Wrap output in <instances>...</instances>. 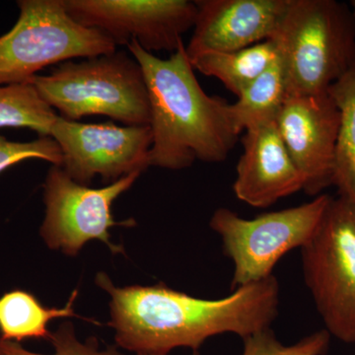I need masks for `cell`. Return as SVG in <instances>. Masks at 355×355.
I'll return each mask as SVG.
<instances>
[{
    "instance_id": "d6986e66",
    "label": "cell",
    "mask_w": 355,
    "mask_h": 355,
    "mask_svg": "<svg viewBox=\"0 0 355 355\" xmlns=\"http://www.w3.org/2000/svg\"><path fill=\"white\" fill-rule=\"evenodd\" d=\"M241 355H326L331 335L320 330L306 336L293 345H284L270 329L243 338Z\"/></svg>"
},
{
    "instance_id": "8992f818",
    "label": "cell",
    "mask_w": 355,
    "mask_h": 355,
    "mask_svg": "<svg viewBox=\"0 0 355 355\" xmlns=\"http://www.w3.org/2000/svg\"><path fill=\"white\" fill-rule=\"evenodd\" d=\"M322 193L299 207L243 218L225 207L216 209L209 226L220 237L232 261V287L256 284L272 277L280 259L307 244L317 232L331 200Z\"/></svg>"
},
{
    "instance_id": "52a82bcc",
    "label": "cell",
    "mask_w": 355,
    "mask_h": 355,
    "mask_svg": "<svg viewBox=\"0 0 355 355\" xmlns=\"http://www.w3.org/2000/svg\"><path fill=\"white\" fill-rule=\"evenodd\" d=\"M303 275L324 330L336 340L355 343V207L331 198L304 247Z\"/></svg>"
},
{
    "instance_id": "9a60e30c",
    "label": "cell",
    "mask_w": 355,
    "mask_h": 355,
    "mask_svg": "<svg viewBox=\"0 0 355 355\" xmlns=\"http://www.w3.org/2000/svg\"><path fill=\"white\" fill-rule=\"evenodd\" d=\"M279 58L272 40L226 53H209L191 60L200 73L216 77L233 94L239 96Z\"/></svg>"
},
{
    "instance_id": "5bb4252c",
    "label": "cell",
    "mask_w": 355,
    "mask_h": 355,
    "mask_svg": "<svg viewBox=\"0 0 355 355\" xmlns=\"http://www.w3.org/2000/svg\"><path fill=\"white\" fill-rule=\"evenodd\" d=\"M78 293L77 289L72 292L64 307L49 308L30 292L22 289L6 292L0 296V338L19 343L27 340L50 342L53 333L49 324L53 320L83 318L74 310Z\"/></svg>"
},
{
    "instance_id": "8fae6325",
    "label": "cell",
    "mask_w": 355,
    "mask_h": 355,
    "mask_svg": "<svg viewBox=\"0 0 355 355\" xmlns=\"http://www.w3.org/2000/svg\"><path fill=\"white\" fill-rule=\"evenodd\" d=\"M280 137L303 179L318 196L333 186L340 113L329 93L286 97L277 120Z\"/></svg>"
},
{
    "instance_id": "ac0fdd59",
    "label": "cell",
    "mask_w": 355,
    "mask_h": 355,
    "mask_svg": "<svg viewBox=\"0 0 355 355\" xmlns=\"http://www.w3.org/2000/svg\"><path fill=\"white\" fill-rule=\"evenodd\" d=\"M58 116L32 83L0 85V128H27L50 137Z\"/></svg>"
},
{
    "instance_id": "e0dca14e",
    "label": "cell",
    "mask_w": 355,
    "mask_h": 355,
    "mask_svg": "<svg viewBox=\"0 0 355 355\" xmlns=\"http://www.w3.org/2000/svg\"><path fill=\"white\" fill-rule=\"evenodd\" d=\"M287 97L286 76L280 58L253 81L230 104L238 132L277 123Z\"/></svg>"
},
{
    "instance_id": "7402d4cb",
    "label": "cell",
    "mask_w": 355,
    "mask_h": 355,
    "mask_svg": "<svg viewBox=\"0 0 355 355\" xmlns=\"http://www.w3.org/2000/svg\"><path fill=\"white\" fill-rule=\"evenodd\" d=\"M350 4H349L350 9H352V12L354 14V16L355 17V0H352V1L349 2Z\"/></svg>"
},
{
    "instance_id": "ffe728a7",
    "label": "cell",
    "mask_w": 355,
    "mask_h": 355,
    "mask_svg": "<svg viewBox=\"0 0 355 355\" xmlns=\"http://www.w3.org/2000/svg\"><path fill=\"white\" fill-rule=\"evenodd\" d=\"M50 342L53 347V354H42L26 349L19 343L0 338V355H125L116 347L100 349L95 338L81 342L77 338L73 324L69 321L60 324L58 330L51 334Z\"/></svg>"
},
{
    "instance_id": "3957f363",
    "label": "cell",
    "mask_w": 355,
    "mask_h": 355,
    "mask_svg": "<svg viewBox=\"0 0 355 355\" xmlns=\"http://www.w3.org/2000/svg\"><path fill=\"white\" fill-rule=\"evenodd\" d=\"M272 41L287 97L327 94L355 62V17L336 0H288Z\"/></svg>"
},
{
    "instance_id": "277c9868",
    "label": "cell",
    "mask_w": 355,
    "mask_h": 355,
    "mask_svg": "<svg viewBox=\"0 0 355 355\" xmlns=\"http://www.w3.org/2000/svg\"><path fill=\"white\" fill-rule=\"evenodd\" d=\"M42 98L60 116L76 121L105 116L128 127L150 125V104L144 71L123 51L67 60L49 76L32 80Z\"/></svg>"
},
{
    "instance_id": "30bf717a",
    "label": "cell",
    "mask_w": 355,
    "mask_h": 355,
    "mask_svg": "<svg viewBox=\"0 0 355 355\" xmlns=\"http://www.w3.org/2000/svg\"><path fill=\"white\" fill-rule=\"evenodd\" d=\"M50 137L62 151L60 167L84 186H89L97 176L112 184L133 173L142 174L150 167V125L83 123L58 116Z\"/></svg>"
},
{
    "instance_id": "ba28073f",
    "label": "cell",
    "mask_w": 355,
    "mask_h": 355,
    "mask_svg": "<svg viewBox=\"0 0 355 355\" xmlns=\"http://www.w3.org/2000/svg\"><path fill=\"white\" fill-rule=\"evenodd\" d=\"M133 173L103 187L90 188L76 183L60 166L53 165L44 183V218L40 235L46 246L69 257H76L87 243L99 240L113 254L125 250L111 241L110 230L116 226H133L135 221L114 220V200L130 190L140 176Z\"/></svg>"
},
{
    "instance_id": "9c48e42d",
    "label": "cell",
    "mask_w": 355,
    "mask_h": 355,
    "mask_svg": "<svg viewBox=\"0 0 355 355\" xmlns=\"http://www.w3.org/2000/svg\"><path fill=\"white\" fill-rule=\"evenodd\" d=\"M70 17L99 30L116 46L137 41L144 51L174 53L193 28L196 1L189 0H64Z\"/></svg>"
},
{
    "instance_id": "7a4b0ae2",
    "label": "cell",
    "mask_w": 355,
    "mask_h": 355,
    "mask_svg": "<svg viewBox=\"0 0 355 355\" xmlns=\"http://www.w3.org/2000/svg\"><path fill=\"white\" fill-rule=\"evenodd\" d=\"M127 46L144 71L148 91L150 167L178 171L197 160L225 161L240 135L230 104L203 91L186 46L182 44L168 58L155 57L135 40Z\"/></svg>"
},
{
    "instance_id": "44dd1931",
    "label": "cell",
    "mask_w": 355,
    "mask_h": 355,
    "mask_svg": "<svg viewBox=\"0 0 355 355\" xmlns=\"http://www.w3.org/2000/svg\"><path fill=\"white\" fill-rule=\"evenodd\" d=\"M28 159H42L55 166H62L60 146L51 137H40L29 142H15L0 137V173Z\"/></svg>"
},
{
    "instance_id": "4fadbf2b",
    "label": "cell",
    "mask_w": 355,
    "mask_h": 355,
    "mask_svg": "<svg viewBox=\"0 0 355 355\" xmlns=\"http://www.w3.org/2000/svg\"><path fill=\"white\" fill-rule=\"evenodd\" d=\"M233 191L254 207H270L303 191V179L280 137L277 123L246 130Z\"/></svg>"
},
{
    "instance_id": "6da1fadb",
    "label": "cell",
    "mask_w": 355,
    "mask_h": 355,
    "mask_svg": "<svg viewBox=\"0 0 355 355\" xmlns=\"http://www.w3.org/2000/svg\"><path fill=\"white\" fill-rule=\"evenodd\" d=\"M95 282L109 294V326L116 345L135 354L169 355L179 347L198 352L210 338L223 334L243 340L270 329L279 315L275 275L218 299L195 297L163 284L116 286L105 272Z\"/></svg>"
},
{
    "instance_id": "603a6c76",
    "label": "cell",
    "mask_w": 355,
    "mask_h": 355,
    "mask_svg": "<svg viewBox=\"0 0 355 355\" xmlns=\"http://www.w3.org/2000/svg\"><path fill=\"white\" fill-rule=\"evenodd\" d=\"M137 355H156V354H137ZM191 355H200V354H198V352H193V354H191Z\"/></svg>"
},
{
    "instance_id": "7c38bea8",
    "label": "cell",
    "mask_w": 355,
    "mask_h": 355,
    "mask_svg": "<svg viewBox=\"0 0 355 355\" xmlns=\"http://www.w3.org/2000/svg\"><path fill=\"white\" fill-rule=\"evenodd\" d=\"M193 36L186 46L193 58L226 53L272 40L288 0H198Z\"/></svg>"
},
{
    "instance_id": "2e32d148",
    "label": "cell",
    "mask_w": 355,
    "mask_h": 355,
    "mask_svg": "<svg viewBox=\"0 0 355 355\" xmlns=\"http://www.w3.org/2000/svg\"><path fill=\"white\" fill-rule=\"evenodd\" d=\"M328 93L340 113L333 186L355 207V62Z\"/></svg>"
},
{
    "instance_id": "5b68a950",
    "label": "cell",
    "mask_w": 355,
    "mask_h": 355,
    "mask_svg": "<svg viewBox=\"0 0 355 355\" xmlns=\"http://www.w3.org/2000/svg\"><path fill=\"white\" fill-rule=\"evenodd\" d=\"M19 17L0 36V85L32 83L40 70L116 51L99 30L70 17L64 0H19Z\"/></svg>"
}]
</instances>
